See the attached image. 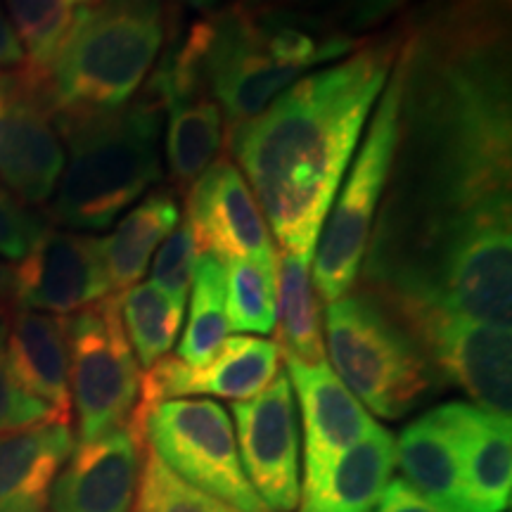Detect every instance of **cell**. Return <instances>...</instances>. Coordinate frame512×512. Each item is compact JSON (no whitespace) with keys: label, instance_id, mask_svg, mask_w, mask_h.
Instances as JSON below:
<instances>
[{"label":"cell","instance_id":"obj_18","mask_svg":"<svg viewBox=\"0 0 512 512\" xmlns=\"http://www.w3.org/2000/svg\"><path fill=\"white\" fill-rule=\"evenodd\" d=\"M8 366L17 387L31 399L46 403L60 420L69 422V339L67 316L15 306L8 316Z\"/></svg>","mask_w":512,"mask_h":512},{"label":"cell","instance_id":"obj_7","mask_svg":"<svg viewBox=\"0 0 512 512\" xmlns=\"http://www.w3.org/2000/svg\"><path fill=\"white\" fill-rule=\"evenodd\" d=\"M131 432L183 482L240 512H268L242 470L233 420L216 401H162Z\"/></svg>","mask_w":512,"mask_h":512},{"label":"cell","instance_id":"obj_32","mask_svg":"<svg viewBox=\"0 0 512 512\" xmlns=\"http://www.w3.org/2000/svg\"><path fill=\"white\" fill-rule=\"evenodd\" d=\"M48 223L0 183V256L19 261L36 240L46 233Z\"/></svg>","mask_w":512,"mask_h":512},{"label":"cell","instance_id":"obj_38","mask_svg":"<svg viewBox=\"0 0 512 512\" xmlns=\"http://www.w3.org/2000/svg\"><path fill=\"white\" fill-rule=\"evenodd\" d=\"M249 3H259V5H297V3H306V0H249Z\"/></svg>","mask_w":512,"mask_h":512},{"label":"cell","instance_id":"obj_1","mask_svg":"<svg viewBox=\"0 0 512 512\" xmlns=\"http://www.w3.org/2000/svg\"><path fill=\"white\" fill-rule=\"evenodd\" d=\"M399 27V147L370 240L512 211L510 0H425Z\"/></svg>","mask_w":512,"mask_h":512},{"label":"cell","instance_id":"obj_27","mask_svg":"<svg viewBox=\"0 0 512 512\" xmlns=\"http://www.w3.org/2000/svg\"><path fill=\"white\" fill-rule=\"evenodd\" d=\"M5 17L24 50V67L43 74L91 0H3Z\"/></svg>","mask_w":512,"mask_h":512},{"label":"cell","instance_id":"obj_17","mask_svg":"<svg viewBox=\"0 0 512 512\" xmlns=\"http://www.w3.org/2000/svg\"><path fill=\"white\" fill-rule=\"evenodd\" d=\"M441 408L456 434L465 510H508L512 491L510 418L463 401L444 403Z\"/></svg>","mask_w":512,"mask_h":512},{"label":"cell","instance_id":"obj_6","mask_svg":"<svg viewBox=\"0 0 512 512\" xmlns=\"http://www.w3.org/2000/svg\"><path fill=\"white\" fill-rule=\"evenodd\" d=\"M401 114V67L394 62L384 83L380 102L354 166L342 190H337L335 207L325 219L313 252V287L323 304L337 302L358 283L366 249L373 235L399 147Z\"/></svg>","mask_w":512,"mask_h":512},{"label":"cell","instance_id":"obj_37","mask_svg":"<svg viewBox=\"0 0 512 512\" xmlns=\"http://www.w3.org/2000/svg\"><path fill=\"white\" fill-rule=\"evenodd\" d=\"M174 3H185L195 10H211L221 3V0H174Z\"/></svg>","mask_w":512,"mask_h":512},{"label":"cell","instance_id":"obj_16","mask_svg":"<svg viewBox=\"0 0 512 512\" xmlns=\"http://www.w3.org/2000/svg\"><path fill=\"white\" fill-rule=\"evenodd\" d=\"M145 441L131 427L79 441L57 472L50 512H131L136 503Z\"/></svg>","mask_w":512,"mask_h":512},{"label":"cell","instance_id":"obj_36","mask_svg":"<svg viewBox=\"0 0 512 512\" xmlns=\"http://www.w3.org/2000/svg\"><path fill=\"white\" fill-rule=\"evenodd\" d=\"M12 292H15V266L0 261V302L12 299Z\"/></svg>","mask_w":512,"mask_h":512},{"label":"cell","instance_id":"obj_8","mask_svg":"<svg viewBox=\"0 0 512 512\" xmlns=\"http://www.w3.org/2000/svg\"><path fill=\"white\" fill-rule=\"evenodd\" d=\"M69 394L79 441L124 427L138 401L140 368L124 332L119 294L67 316Z\"/></svg>","mask_w":512,"mask_h":512},{"label":"cell","instance_id":"obj_13","mask_svg":"<svg viewBox=\"0 0 512 512\" xmlns=\"http://www.w3.org/2000/svg\"><path fill=\"white\" fill-rule=\"evenodd\" d=\"M197 254L221 264L247 259L254 264H278L273 235L256 204L242 171L230 157H219L188 190V219Z\"/></svg>","mask_w":512,"mask_h":512},{"label":"cell","instance_id":"obj_23","mask_svg":"<svg viewBox=\"0 0 512 512\" xmlns=\"http://www.w3.org/2000/svg\"><path fill=\"white\" fill-rule=\"evenodd\" d=\"M313 252L280 249L275 264V330L285 356L304 363L325 361L323 313L313 287Z\"/></svg>","mask_w":512,"mask_h":512},{"label":"cell","instance_id":"obj_21","mask_svg":"<svg viewBox=\"0 0 512 512\" xmlns=\"http://www.w3.org/2000/svg\"><path fill=\"white\" fill-rule=\"evenodd\" d=\"M401 479L451 512H467L456 434L444 408L420 415L394 439Z\"/></svg>","mask_w":512,"mask_h":512},{"label":"cell","instance_id":"obj_4","mask_svg":"<svg viewBox=\"0 0 512 512\" xmlns=\"http://www.w3.org/2000/svg\"><path fill=\"white\" fill-rule=\"evenodd\" d=\"M164 107L150 91L119 110L62 121L67 155L50 216L67 230H105L162 178Z\"/></svg>","mask_w":512,"mask_h":512},{"label":"cell","instance_id":"obj_24","mask_svg":"<svg viewBox=\"0 0 512 512\" xmlns=\"http://www.w3.org/2000/svg\"><path fill=\"white\" fill-rule=\"evenodd\" d=\"M164 112L169 114L164 152L171 183L174 192H188L219 157L226 121L216 100L207 95L176 102Z\"/></svg>","mask_w":512,"mask_h":512},{"label":"cell","instance_id":"obj_11","mask_svg":"<svg viewBox=\"0 0 512 512\" xmlns=\"http://www.w3.org/2000/svg\"><path fill=\"white\" fill-rule=\"evenodd\" d=\"M242 470L268 512H294L302 498L299 430L290 377L280 370L264 392L233 403Z\"/></svg>","mask_w":512,"mask_h":512},{"label":"cell","instance_id":"obj_19","mask_svg":"<svg viewBox=\"0 0 512 512\" xmlns=\"http://www.w3.org/2000/svg\"><path fill=\"white\" fill-rule=\"evenodd\" d=\"M74 446L64 420L0 432V512H50L55 477Z\"/></svg>","mask_w":512,"mask_h":512},{"label":"cell","instance_id":"obj_30","mask_svg":"<svg viewBox=\"0 0 512 512\" xmlns=\"http://www.w3.org/2000/svg\"><path fill=\"white\" fill-rule=\"evenodd\" d=\"M197 249L192 242L188 223H178L174 233L159 245L155 261H152V278L159 290H164L178 304H185L190 297L192 278H195L197 266Z\"/></svg>","mask_w":512,"mask_h":512},{"label":"cell","instance_id":"obj_22","mask_svg":"<svg viewBox=\"0 0 512 512\" xmlns=\"http://www.w3.org/2000/svg\"><path fill=\"white\" fill-rule=\"evenodd\" d=\"M178 221H181V207L176 192L159 188L128 211L107 238H102V264L112 294L126 292L143 278L152 254L157 252L162 240L174 233Z\"/></svg>","mask_w":512,"mask_h":512},{"label":"cell","instance_id":"obj_5","mask_svg":"<svg viewBox=\"0 0 512 512\" xmlns=\"http://www.w3.org/2000/svg\"><path fill=\"white\" fill-rule=\"evenodd\" d=\"M323 342L335 375L377 418L399 420L441 387L418 339L363 287L325 306Z\"/></svg>","mask_w":512,"mask_h":512},{"label":"cell","instance_id":"obj_28","mask_svg":"<svg viewBox=\"0 0 512 512\" xmlns=\"http://www.w3.org/2000/svg\"><path fill=\"white\" fill-rule=\"evenodd\" d=\"M226 271V318L233 332L271 335L275 330V268L235 259Z\"/></svg>","mask_w":512,"mask_h":512},{"label":"cell","instance_id":"obj_25","mask_svg":"<svg viewBox=\"0 0 512 512\" xmlns=\"http://www.w3.org/2000/svg\"><path fill=\"white\" fill-rule=\"evenodd\" d=\"M124 332L138 366L152 368L169 356L183 325L185 304H178L155 283H136L119 294Z\"/></svg>","mask_w":512,"mask_h":512},{"label":"cell","instance_id":"obj_2","mask_svg":"<svg viewBox=\"0 0 512 512\" xmlns=\"http://www.w3.org/2000/svg\"><path fill=\"white\" fill-rule=\"evenodd\" d=\"M401 48V27L306 74L228 133L230 155L280 249L316 252L358 138Z\"/></svg>","mask_w":512,"mask_h":512},{"label":"cell","instance_id":"obj_34","mask_svg":"<svg viewBox=\"0 0 512 512\" xmlns=\"http://www.w3.org/2000/svg\"><path fill=\"white\" fill-rule=\"evenodd\" d=\"M373 512H451L415 491L406 479H389Z\"/></svg>","mask_w":512,"mask_h":512},{"label":"cell","instance_id":"obj_14","mask_svg":"<svg viewBox=\"0 0 512 512\" xmlns=\"http://www.w3.org/2000/svg\"><path fill=\"white\" fill-rule=\"evenodd\" d=\"M110 294L102 238L79 230L48 226L15 266L12 302L22 309L72 316Z\"/></svg>","mask_w":512,"mask_h":512},{"label":"cell","instance_id":"obj_15","mask_svg":"<svg viewBox=\"0 0 512 512\" xmlns=\"http://www.w3.org/2000/svg\"><path fill=\"white\" fill-rule=\"evenodd\" d=\"M285 373L297 392L304 425L302 494L316 489L347 448L373 430L375 420L344 387L328 361L304 363L285 356Z\"/></svg>","mask_w":512,"mask_h":512},{"label":"cell","instance_id":"obj_33","mask_svg":"<svg viewBox=\"0 0 512 512\" xmlns=\"http://www.w3.org/2000/svg\"><path fill=\"white\" fill-rule=\"evenodd\" d=\"M406 5L408 0H332V17L337 29L354 36V31L380 27Z\"/></svg>","mask_w":512,"mask_h":512},{"label":"cell","instance_id":"obj_29","mask_svg":"<svg viewBox=\"0 0 512 512\" xmlns=\"http://www.w3.org/2000/svg\"><path fill=\"white\" fill-rule=\"evenodd\" d=\"M145 451L136 494L138 512H240L183 482L150 448L145 446Z\"/></svg>","mask_w":512,"mask_h":512},{"label":"cell","instance_id":"obj_12","mask_svg":"<svg viewBox=\"0 0 512 512\" xmlns=\"http://www.w3.org/2000/svg\"><path fill=\"white\" fill-rule=\"evenodd\" d=\"M283 351L271 339L233 335L223 339L214 358L204 366H188L178 356L159 358L147 373H140L138 401L126 425L136 430L145 413L157 403L183 396L207 394L247 401L264 392L280 373Z\"/></svg>","mask_w":512,"mask_h":512},{"label":"cell","instance_id":"obj_35","mask_svg":"<svg viewBox=\"0 0 512 512\" xmlns=\"http://www.w3.org/2000/svg\"><path fill=\"white\" fill-rule=\"evenodd\" d=\"M24 50L19 46L15 31H12L3 5H0V72H8L12 67H22Z\"/></svg>","mask_w":512,"mask_h":512},{"label":"cell","instance_id":"obj_3","mask_svg":"<svg viewBox=\"0 0 512 512\" xmlns=\"http://www.w3.org/2000/svg\"><path fill=\"white\" fill-rule=\"evenodd\" d=\"M176 29L174 0H91L46 72L36 74L57 124L128 105Z\"/></svg>","mask_w":512,"mask_h":512},{"label":"cell","instance_id":"obj_20","mask_svg":"<svg viewBox=\"0 0 512 512\" xmlns=\"http://www.w3.org/2000/svg\"><path fill=\"white\" fill-rule=\"evenodd\" d=\"M396 467L394 434L373 425L347 448L316 489L299 498V512H373Z\"/></svg>","mask_w":512,"mask_h":512},{"label":"cell","instance_id":"obj_10","mask_svg":"<svg viewBox=\"0 0 512 512\" xmlns=\"http://www.w3.org/2000/svg\"><path fill=\"white\" fill-rule=\"evenodd\" d=\"M64 166V143L36 74L0 72V183L24 204L53 197Z\"/></svg>","mask_w":512,"mask_h":512},{"label":"cell","instance_id":"obj_31","mask_svg":"<svg viewBox=\"0 0 512 512\" xmlns=\"http://www.w3.org/2000/svg\"><path fill=\"white\" fill-rule=\"evenodd\" d=\"M8 316L5 302H0V432L22 430V427L38 425V422L60 420L50 411L46 403L31 399L17 387L15 377L8 366V351H5V339H8ZM67 422V420H64Z\"/></svg>","mask_w":512,"mask_h":512},{"label":"cell","instance_id":"obj_9","mask_svg":"<svg viewBox=\"0 0 512 512\" xmlns=\"http://www.w3.org/2000/svg\"><path fill=\"white\" fill-rule=\"evenodd\" d=\"M392 313L418 339L441 384H456L475 406L510 418L512 337L508 328L437 311Z\"/></svg>","mask_w":512,"mask_h":512},{"label":"cell","instance_id":"obj_26","mask_svg":"<svg viewBox=\"0 0 512 512\" xmlns=\"http://www.w3.org/2000/svg\"><path fill=\"white\" fill-rule=\"evenodd\" d=\"M226 318V271L214 256H197L190 287L188 325L178 344V358L188 366H204L228 337Z\"/></svg>","mask_w":512,"mask_h":512}]
</instances>
